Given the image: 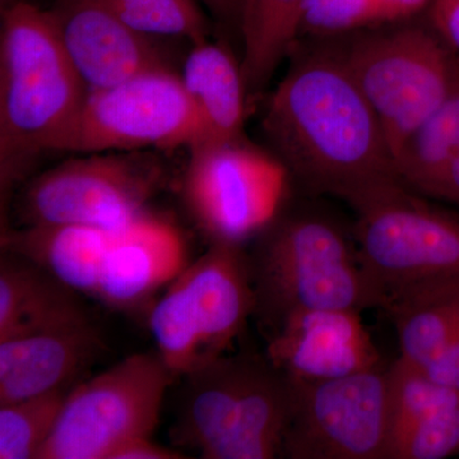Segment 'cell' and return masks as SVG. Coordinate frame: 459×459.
Returning a JSON list of instances; mask_svg holds the SVG:
<instances>
[{
	"mask_svg": "<svg viewBox=\"0 0 459 459\" xmlns=\"http://www.w3.org/2000/svg\"><path fill=\"white\" fill-rule=\"evenodd\" d=\"M262 128L289 174L316 195L349 204L400 179L385 131L337 50L296 56Z\"/></svg>",
	"mask_w": 459,
	"mask_h": 459,
	"instance_id": "6da1fadb",
	"label": "cell"
},
{
	"mask_svg": "<svg viewBox=\"0 0 459 459\" xmlns=\"http://www.w3.org/2000/svg\"><path fill=\"white\" fill-rule=\"evenodd\" d=\"M89 87L68 56L51 11L16 0L2 11V207L35 157L74 119Z\"/></svg>",
	"mask_w": 459,
	"mask_h": 459,
	"instance_id": "7a4b0ae2",
	"label": "cell"
},
{
	"mask_svg": "<svg viewBox=\"0 0 459 459\" xmlns=\"http://www.w3.org/2000/svg\"><path fill=\"white\" fill-rule=\"evenodd\" d=\"M255 238L247 258L255 316L267 334L305 310L383 309L385 299L359 261L353 235L331 217L279 213Z\"/></svg>",
	"mask_w": 459,
	"mask_h": 459,
	"instance_id": "3957f363",
	"label": "cell"
},
{
	"mask_svg": "<svg viewBox=\"0 0 459 459\" xmlns=\"http://www.w3.org/2000/svg\"><path fill=\"white\" fill-rule=\"evenodd\" d=\"M180 380L175 446L204 459L281 458L294 392L267 356L225 353Z\"/></svg>",
	"mask_w": 459,
	"mask_h": 459,
	"instance_id": "277c9868",
	"label": "cell"
},
{
	"mask_svg": "<svg viewBox=\"0 0 459 459\" xmlns=\"http://www.w3.org/2000/svg\"><path fill=\"white\" fill-rule=\"evenodd\" d=\"M255 292L243 246L210 244L151 309L156 352L178 380L229 353L255 316Z\"/></svg>",
	"mask_w": 459,
	"mask_h": 459,
	"instance_id": "5b68a950",
	"label": "cell"
},
{
	"mask_svg": "<svg viewBox=\"0 0 459 459\" xmlns=\"http://www.w3.org/2000/svg\"><path fill=\"white\" fill-rule=\"evenodd\" d=\"M402 180L349 202L359 261L385 304L424 283L459 279V213L428 204Z\"/></svg>",
	"mask_w": 459,
	"mask_h": 459,
	"instance_id": "8992f818",
	"label": "cell"
},
{
	"mask_svg": "<svg viewBox=\"0 0 459 459\" xmlns=\"http://www.w3.org/2000/svg\"><path fill=\"white\" fill-rule=\"evenodd\" d=\"M376 113L394 159L459 80V65L433 30L367 33L337 49Z\"/></svg>",
	"mask_w": 459,
	"mask_h": 459,
	"instance_id": "52a82bcc",
	"label": "cell"
},
{
	"mask_svg": "<svg viewBox=\"0 0 459 459\" xmlns=\"http://www.w3.org/2000/svg\"><path fill=\"white\" fill-rule=\"evenodd\" d=\"M168 181L155 151L83 153L27 184L18 201L21 226L119 231L150 212L148 204Z\"/></svg>",
	"mask_w": 459,
	"mask_h": 459,
	"instance_id": "ba28073f",
	"label": "cell"
},
{
	"mask_svg": "<svg viewBox=\"0 0 459 459\" xmlns=\"http://www.w3.org/2000/svg\"><path fill=\"white\" fill-rule=\"evenodd\" d=\"M201 141V122L180 75L160 68L89 90L48 152L189 150Z\"/></svg>",
	"mask_w": 459,
	"mask_h": 459,
	"instance_id": "9c48e42d",
	"label": "cell"
},
{
	"mask_svg": "<svg viewBox=\"0 0 459 459\" xmlns=\"http://www.w3.org/2000/svg\"><path fill=\"white\" fill-rule=\"evenodd\" d=\"M175 382L157 352L134 353L80 382L38 459H110L129 440L152 437Z\"/></svg>",
	"mask_w": 459,
	"mask_h": 459,
	"instance_id": "30bf717a",
	"label": "cell"
},
{
	"mask_svg": "<svg viewBox=\"0 0 459 459\" xmlns=\"http://www.w3.org/2000/svg\"><path fill=\"white\" fill-rule=\"evenodd\" d=\"M186 210L210 244L246 246L280 213L290 174L244 137L190 148Z\"/></svg>",
	"mask_w": 459,
	"mask_h": 459,
	"instance_id": "8fae6325",
	"label": "cell"
},
{
	"mask_svg": "<svg viewBox=\"0 0 459 459\" xmlns=\"http://www.w3.org/2000/svg\"><path fill=\"white\" fill-rule=\"evenodd\" d=\"M291 383L292 409L281 458L386 459L388 368L382 364L336 379Z\"/></svg>",
	"mask_w": 459,
	"mask_h": 459,
	"instance_id": "7c38bea8",
	"label": "cell"
},
{
	"mask_svg": "<svg viewBox=\"0 0 459 459\" xmlns=\"http://www.w3.org/2000/svg\"><path fill=\"white\" fill-rule=\"evenodd\" d=\"M267 337L268 360L298 382L336 379L383 364L361 313L355 310L295 313Z\"/></svg>",
	"mask_w": 459,
	"mask_h": 459,
	"instance_id": "4fadbf2b",
	"label": "cell"
},
{
	"mask_svg": "<svg viewBox=\"0 0 459 459\" xmlns=\"http://www.w3.org/2000/svg\"><path fill=\"white\" fill-rule=\"evenodd\" d=\"M50 11L63 47L89 90L169 68L153 38L134 31L96 0H56Z\"/></svg>",
	"mask_w": 459,
	"mask_h": 459,
	"instance_id": "5bb4252c",
	"label": "cell"
},
{
	"mask_svg": "<svg viewBox=\"0 0 459 459\" xmlns=\"http://www.w3.org/2000/svg\"><path fill=\"white\" fill-rule=\"evenodd\" d=\"M186 265L188 250L180 230L148 212L114 232L93 298L113 309H135L170 285Z\"/></svg>",
	"mask_w": 459,
	"mask_h": 459,
	"instance_id": "9a60e30c",
	"label": "cell"
},
{
	"mask_svg": "<svg viewBox=\"0 0 459 459\" xmlns=\"http://www.w3.org/2000/svg\"><path fill=\"white\" fill-rule=\"evenodd\" d=\"M105 351L93 322L0 341V404L74 388Z\"/></svg>",
	"mask_w": 459,
	"mask_h": 459,
	"instance_id": "2e32d148",
	"label": "cell"
},
{
	"mask_svg": "<svg viewBox=\"0 0 459 459\" xmlns=\"http://www.w3.org/2000/svg\"><path fill=\"white\" fill-rule=\"evenodd\" d=\"M81 296L35 263L3 250L0 341L92 322Z\"/></svg>",
	"mask_w": 459,
	"mask_h": 459,
	"instance_id": "e0dca14e",
	"label": "cell"
},
{
	"mask_svg": "<svg viewBox=\"0 0 459 459\" xmlns=\"http://www.w3.org/2000/svg\"><path fill=\"white\" fill-rule=\"evenodd\" d=\"M180 78L201 122L198 144L243 137L247 84L240 60L228 48L210 39L193 44Z\"/></svg>",
	"mask_w": 459,
	"mask_h": 459,
	"instance_id": "ac0fdd59",
	"label": "cell"
},
{
	"mask_svg": "<svg viewBox=\"0 0 459 459\" xmlns=\"http://www.w3.org/2000/svg\"><path fill=\"white\" fill-rule=\"evenodd\" d=\"M114 232L82 225L7 228L2 230V247L93 298Z\"/></svg>",
	"mask_w": 459,
	"mask_h": 459,
	"instance_id": "d6986e66",
	"label": "cell"
},
{
	"mask_svg": "<svg viewBox=\"0 0 459 459\" xmlns=\"http://www.w3.org/2000/svg\"><path fill=\"white\" fill-rule=\"evenodd\" d=\"M385 310L397 332L400 358L425 369L459 331V279L412 287Z\"/></svg>",
	"mask_w": 459,
	"mask_h": 459,
	"instance_id": "ffe728a7",
	"label": "cell"
},
{
	"mask_svg": "<svg viewBox=\"0 0 459 459\" xmlns=\"http://www.w3.org/2000/svg\"><path fill=\"white\" fill-rule=\"evenodd\" d=\"M303 0H244L240 65L247 91L262 90L300 38Z\"/></svg>",
	"mask_w": 459,
	"mask_h": 459,
	"instance_id": "44dd1931",
	"label": "cell"
},
{
	"mask_svg": "<svg viewBox=\"0 0 459 459\" xmlns=\"http://www.w3.org/2000/svg\"><path fill=\"white\" fill-rule=\"evenodd\" d=\"M459 155V80L449 95L404 142L394 160L402 183L434 198L446 166Z\"/></svg>",
	"mask_w": 459,
	"mask_h": 459,
	"instance_id": "7402d4cb",
	"label": "cell"
},
{
	"mask_svg": "<svg viewBox=\"0 0 459 459\" xmlns=\"http://www.w3.org/2000/svg\"><path fill=\"white\" fill-rule=\"evenodd\" d=\"M71 389L0 404V459H38Z\"/></svg>",
	"mask_w": 459,
	"mask_h": 459,
	"instance_id": "603a6c76",
	"label": "cell"
},
{
	"mask_svg": "<svg viewBox=\"0 0 459 459\" xmlns=\"http://www.w3.org/2000/svg\"><path fill=\"white\" fill-rule=\"evenodd\" d=\"M389 374V451L411 429L431 412L459 402V394L435 382L421 368L403 359L388 368Z\"/></svg>",
	"mask_w": 459,
	"mask_h": 459,
	"instance_id": "cb8c5ba5",
	"label": "cell"
},
{
	"mask_svg": "<svg viewBox=\"0 0 459 459\" xmlns=\"http://www.w3.org/2000/svg\"><path fill=\"white\" fill-rule=\"evenodd\" d=\"M134 31L150 38H183L193 44L210 39L198 0H96Z\"/></svg>",
	"mask_w": 459,
	"mask_h": 459,
	"instance_id": "d4e9b609",
	"label": "cell"
},
{
	"mask_svg": "<svg viewBox=\"0 0 459 459\" xmlns=\"http://www.w3.org/2000/svg\"><path fill=\"white\" fill-rule=\"evenodd\" d=\"M459 455V402L431 412L392 446L388 459H444Z\"/></svg>",
	"mask_w": 459,
	"mask_h": 459,
	"instance_id": "484cf974",
	"label": "cell"
},
{
	"mask_svg": "<svg viewBox=\"0 0 459 459\" xmlns=\"http://www.w3.org/2000/svg\"><path fill=\"white\" fill-rule=\"evenodd\" d=\"M386 23L377 0H303L300 36H333Z\"/></svg>",
	"mask_w": 459,
	"mask_h": 459,
	"instance_id": "4316f807",
	"label": "cell"
},
{
	"mask_svg": "<svg viewBox=\"0 0 459 459\" xmlns=\"http://www.w3.org/2000/svg\"><path fill=\"white\" fill-rule=\"evenodd\" d=\"M431 30L446 45L459 65V0H431Z\"/></svg>",
	"mask_w": 459,
	"mask_h": 459,
	"instance_id": "83f0119b",
	"label": "cell"
},
{
	"mask_svg": "<svg viewBox=\"0 0 459 459\" xmlns=\"http://www.w3.org/2000/svg\"><path fill=\"white\" fill-rule=\"evenodd\" d=\"M424 370L435 382L459 394V331Z\"/></svg>",
	"mask_w": 459,
	"mask_h": 459,
	"instance_id": "f1b7e54d",
	"label": "cell"
},
{
	"mask_svg": "<svg viewBox=\"0 0 459 459\" xmlns=\"http://www.w3.org/2000/svg\"><path fill=\"white\" fill-rule=\"evenodd\" d=\"M184 453L153 442L152 437H135L123 444L110 459H183Z\"/></svg>",
	"mask_w": 459,
	"mask_h": 459,
	"instance_id": "f546056e",
	"label": "cell"
},
{
	"mask_svg": "<svg viewBox=\"0 0 459 459\" xmlns=\"http://www.w3.org/2000/svg\"><path fill=\"white\" fill-rule=\"evenodd\" d=\"M217 22L238 39L244 0H198Z\"/></svg>",
	"mask_w": 459,
	"mask_h": 459,
	"instance_id": "4dcf8cb0",
	"label": "cell"
},
{
	"mask_svg": "<svg viewBox=\"0 0 459 459\" xmlns=\"http://www.w3.org/2000/svg\"><path fill=\"white\" fill-rule=\"evenodd\" d=\"M434 198L449 202L459 210V155L444 169L437 181Z\"/></svg>",
	"mask_w": 459,
	"mask_h": 459,
	"instance_id": "1f68e13d",
	"label": "cell"
},
{
	"mask_svg": "<svg viewBox=\"0 0 459 459\" xmlns=\"http://www.w3.org/2000/svg\"><path fill=\"white\" fill-rule=\"evenodd\" d=\"M386 22L407 20L430 5L431 0H377Z\"/></svg>",
	"mask_w": 459,
	"mask_h": 459,
	"instance_id": "d6a6232c",
	"label": "cell"
},
{
	"mask_svg": "<svg viewBox=\"0 0 459 459\" xmlns=\"http://www.w3.org/2000/svg\"><path fill=\"white\" fill-rule=\"evenodd\" d=\"M16 2V0H0V7L3 9H5L9 7V5L13 4V3Z\"/></svg>",
	"mask_w": 459,
	"mask_h": 459,
	"instance_id": "836d02e7",
	"label": "cell"
}]
</instances>
